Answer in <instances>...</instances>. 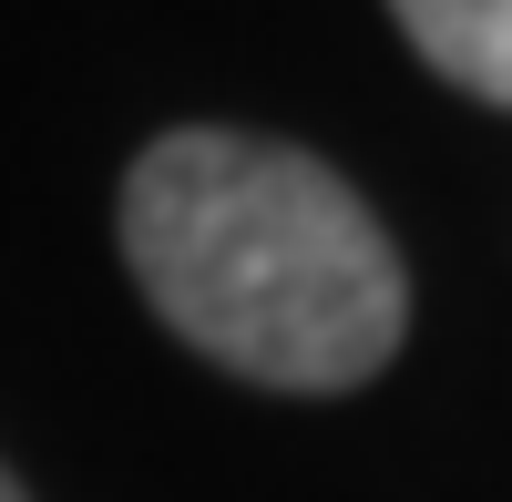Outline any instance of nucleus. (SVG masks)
I'll use <instances>...</instances> for the list:
<instances>
[{"instance_id":"nucleus-1","label":"nucleus","mask_w":512,"mask_h":502,"mask_svg":"<svg viewBox=\"0 0 512 502\" xmlns=\"http://www.w3.org/2000/svg\"><path fill=\"white\" fill-rule=\"evenodd\" d=\"M123 267L185 349L256 390H359L410 328L400 246L318 154L185 123L123 175Z\"/></svg>"},{"instance_id":"nucleus-2","label":"nucleus","mask_w":512,"mask_h":502,"mask_svg":"<svg viewBox=\"0 0 512 502\" xmlns=\"http://www.w3.org/2000/svg\"><path fill=\"white\" fill-rule=\"evenodd\" d=\"M390 21L441 82L512 113V0H390Z\"/></svg>"},{"instance_id":"nucleus-3","label":"nucleus","mask_w":512,"mask_h":502,"mask_svg":"<svg viewBox=\"0 0 512 502\" xmlns=\"http://www.w3.org/2000/svg\"><path fill=\"white\" fill-rule=\"evenodd\" d=\"M0 502H21V482H11V472H0Z\"/></svg>"}]
</instances>
